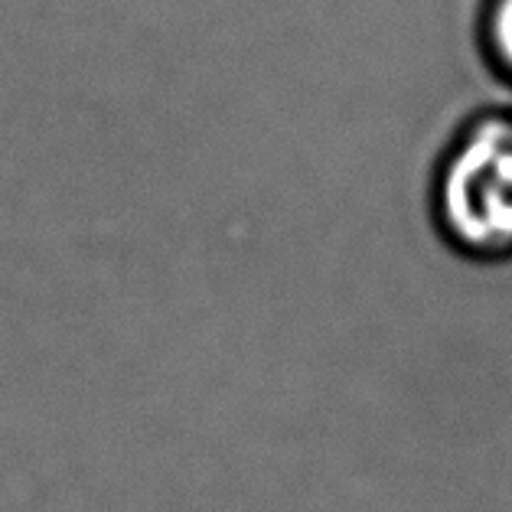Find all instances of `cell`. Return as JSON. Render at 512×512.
I'll list each match as a JSON object with an SVG mask.
<instances>
[{
    "label": "cell",
    "instance_id": "cell-2",
    "mask_svg": "<svg viewBox=\"0 0 512 512\" xmlns=\"http://www.w3.org/2000/svg\"><path fill=\"white\" fill-rule=\"evenodd\" d=\"M477 40L486 66L506 85H512V0H483Z\"/></svg>",
    "mask_w": 512,
    "mask_h": 512
},
{
    "label": "cell",
    "instance_id": "cell-1",
    "mask_svg": "<svg viewBox=\"0 0 512 512\" xmlns=\"http://www.w3.org/2000/svg\"><path fill=\"white\" fill-rule=\"evenodd\" d=\"M431 219L451 252L480 265L512 261V105L470 115L431 177Z\"/></svg>",
    "mask_w": 512,
    "mask_h": 512
}]
</instances>
